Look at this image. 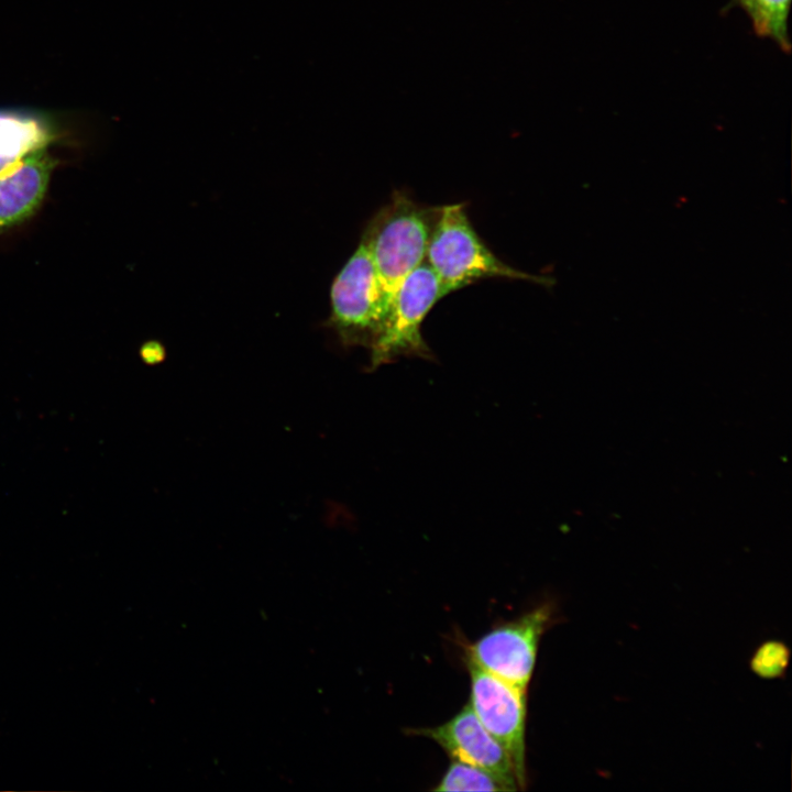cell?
<instances>
[{
	"instance_id": "obj_1",
	"label": "cell",
	"mask_w": 792,
	"mask_h": 792,
	"mask_svg": "<svg viewBox=\"0 0 792 792\" xmlns=\"http://www.w3.org/2000/svg\"><path fill=\"white\" fill-rule=\"evenodd\" d=\"M440 206L395 191L369 220L361 238L369 248L387 307L403 280L426 261Z\"/></svg>"
},
{
	"instance_id": "obj_2",
	"label": "cell",
	"mask_w": 792,
	"mask_h": 792,
	"mask_svg": "<svg viewBox=\"0 0 792 792\" xmlns=\"http://www.w3.org/2000/svg\"><path fill=\"white\" fill-rule=\"evenodd\" d=\"M426 262L438 277L443 296L487 278L526 280L546 287L556 283L502 261L473 228L463 202L440 206Z\"/></svg>"
},
{
	"instance_id": "obj_3",
	"label": "cell",
	"mask_w": 792,
	"mask_h": 792,
	"mask_svg": "<svg viewBox=\"0 0 792 792\" xmlns=\"http://www.w3.org/2000/svg\"><path fill=\"white\" fill-rule=\"evenodd\" d=\"M327 321L346 346L371 349L381 336L388 307L363 238L334 277Z\"/></svg>"
},
{
	"instance_id": "obj_4",
	"label": "cell",
	"mask_w": 792,
	"mask_h": 792,
	"mask_svg": "<svg viewBox=\"0 0 792 792\" xmlns=\"http://www.w3.org/2000/svg\"><path fill=\"white\" fill-rule=\"evenodd\" d=\"M444 296L438 277L422 262L397 288L384 329L372 345L369 370L373 371L400 356L433 360L421 332L422 322L432 307Z\"/></svg>"
},
{
	"instance_id": "obj_5",
	"label": "cell",
	"mask_w": 792,
	"mask_h": 792,
	"mask_svg": "<svg viewBox=\"0 0 792 792\" xmlns=\"http://www.w3.org/2000/svg\"><path fill=\"white\" fill-rule=\"evenodd\" d=\"M552 607L543 604L495 627L469 646V661L527 691L539 640L552 623Z\"/></svg>"
},
{
	"instance_id": "obj_6",
	"label": "cell",
	"mask_w": 792,
	"mask_h": 792,
	"mask_svg": "<svg viewBox=\"0 0 792 792\" xmlns=\"http://www.w3.org/2000/svg\"><path fill=\"white\" fill-rule=\"evenodd\" d=\"M471 705L484 728L508 754L519 789L527 784L526 716L527 691L479 668L468 660Z\"/></svg>"
},
{
	"instance_id": "obj_7",
	"label": "cell",
	"mask_w": 792,
	"mask_h": 792,
	"mask_svg": "<svg viewBox=\"0 0 792 792\" xmlns=\"http://www.w3.org/2000/svg\"><path fill=\"white\" fill-rule=\"evenodd\" d=\"M411 734L430 738L453 760L488 770L519 789L508 754L484 728L469 703L444 724L413 729Z\"/></svg>"
},
{
	"instance_id": "obj_8",
	"label": "cell",
	"mask_w": 792,
	"mask_h": 792,
	"mask_svg": "<svg viewBox=\"0 0 792 792\" xmlns=\"http://www.w3.org/2000/svg\"><path fill=\"white\" fill-rule=\"evenodd\" d=\"M58 163L48 148H43L0 172V234L21 226L38 211Z\"/></svg>"
},
{
	"instance_id": "obj_9",
	"label": "cell",
	"mask_w": 792,
	"mask_h": 792,
	"mask_svg": "<svg viewBox=\"0 0 792 792\" xmlns=\"http://www.w3.org/2000/svg\"><path fill=\"white\" fill-rule=\"evenodd\" d=\"M61 139L51 114L30 109H0V172L21 157L48 148Z\"/></svg>"
},
{
	"instance_id": "obj_10",
	"label": "cell",
	"mask_w": 792,
	"mask_h": 792,
	"mask_svg": "<svg viewBox=\"0 0 792 792\" xmlns=\"http://www.w3.org/2000/svg\"><path fill=\"white\" fill-rule=\"evenodd\" d=\"M759 36L769 37L784 52L790 51L788 15L791 0H738Z\"/></svg>"
},
{
	"instance_id": "obj_11",
	"label": "cell",
	"mask_w": 792,
	"mask_h": 792,
	"mask_svg": "<svg viewBox=\"0 0 792 792\" xmlns=\"http://www.w3.org/2000/svg\"><path fill=\"white\" fill-rule=\"evenodd\" d=\"M435 791H517L518 788L483 768L453 760Z\"/></svg>"
},
{
	"instance_id": "obj_12",
	"label": "cell",
	"mask_w": 792,
	"mask_h": 792,
	"mask_svg": "<svg viewBox=\"0 0 792 792\" xmlns=\"http://www.w3.org/2000/svg\"><path fill=\"white\" fill-rule=\"evenodd\" d=\"M789 650L780 641H768L755 653L751 660L752 670L766 679L781 676L788 666Z\"/></svg>"
},
{
	"instance_id": "obj_13",
	"label": "cell",
	"mask_w": 792,
	"mask_h": 792,
	"mask_svg": "<svg viewBox=\"0 0 792 792\" xmlns=\"http://www.w3.org/2000/svg\"><path fill=\"white\" fill-rule=\"evenodd\" d=\"M143 360L150 364L161 362L165 356V350L160 342H147L141 350Z\"/></svg>"
}]
</instances>
